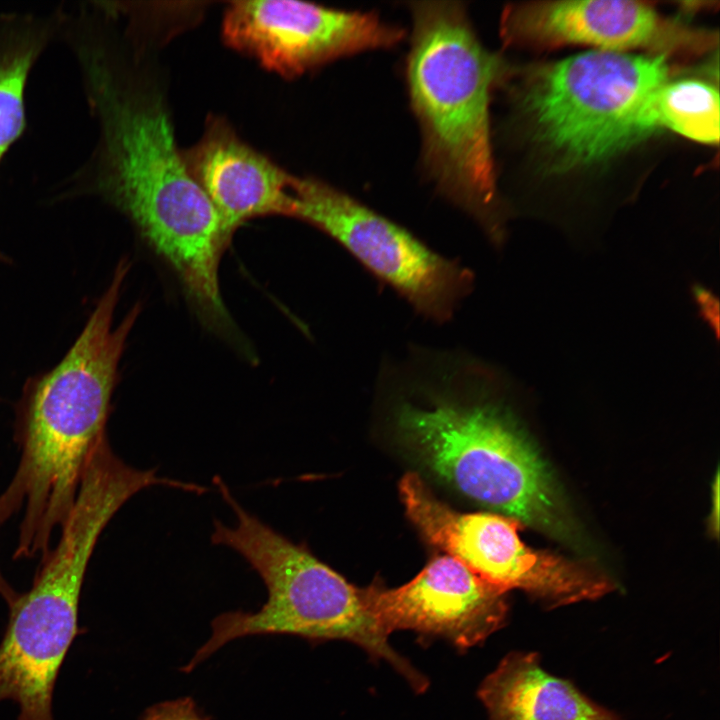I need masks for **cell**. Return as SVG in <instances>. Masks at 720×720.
Here are the masks:
<instances>
[{
  "mask_svg": "<svg viewBox=\"0 0 720 720\" xmlns=\"http://www.w3.org/2000/svg\"><path fill=\"white\" fill-rule=\"evenodd\" d=\"M500 370L457 349L412 346L378 376L397 392L393 419L429 467L470 498L551 537L577 529L549 466L491 395Z\"/></svg>",
  "mask_w": 720,
  "mask_h": 720,
  "instance_id": "cell-1",
  "label": "cell"
},
{
  "mask_svg": "<svg viewBox=\"0 0 720 720\" xmlns=\"http://www.w3.org/2000/svg\"><path fill=\"white\" fill-rule=\"evenodd\" d=\"M75 57L98 140L74 184L89 186L132 221L174 270L191 303L215 301L230 240L186 167L162 96L116 52L88 47Z\"/></svg>",
  "mask_w": 720,
  "mask_h": 720,
  "instance_id": "cell-2",
  "label": "cell"
},
{
  "mask_svg": "<svg viewBox=\"0 0 720 720\" xmlns=\"http://www.w3.org/2000/svg\"><path fill=\"white\" fill-rule=\"evenodd\" d=\"M129 266L120 262L84 329L50 371L31 378L18 405L21 455L0 495L2 522L24 508L15 558L41 559L55 528L72 509L88 462L102 439L119 380L118 365L141 310L136 304L113 328Z\"/></svg>",
  "mask_w": 720,
  "mask_h": 720,
  "instance_id": "cell-3",
  "label": "cell"
},
{
  "mask_svg": "<svg viewBox=\"0 0 720 720\" xmlns=\"http://www.w3.org/2000/svg\"><path fill=\"white\" fill-rule=\"evenodd\" d=\"M410 10L406 76L425 168L440 193L501 249L506 230L496 189L489 105L502 63L481 44L461 3L414 2Z\"/></svg>",
  "mask_w": 720,
  "mask_h": 720,
  "instance_id": "cell-4",
  "label": "cell"
},
{
  "mask_svg": "<svg viewBox=\"0 0 720 720\" xmlns=\"http://www.w3.org/2000/svg\"><path fill=\"white\" fill-rule=\"evenodd\" d=\"M216 483L236 521L232 526L215 521L211 540L241 555L263 580L268 597L256 612L217 616L211 637L183 671L193 670L236 638L287 634L312 641L353 642L370 656L386 660L417 692L427 688L425 677L388 643V636L367 608L363 588L347 582L304 545L292 542L245 510L222 481Z\"/></svg>",
  "mask_w": 720,
  "mask_h": 720,
  "instance_id": "cell-5",
  "label": "cell"
},
{
  "mask_svg": "<svg viewBox=\"0 0 720 720\" xmlns=\"http://www.w3.org/2000/svg\"><path fill=\"white\" fill-rule=\"evenodd\" d=\"M668 76L667 55L593 50L535 72L519 103L555 168L569 170L638 141V110Z\"/></svg>",
  "mask_w": 720,
  "mask_h": 720,
  "instance_id": "cell-6",
  "label": "cell"
},
{
  "mask_svg": "<svg viewBox=\"0 0 720 720\" xmlns=\"http://www.w3.org/2000/svg\"><path fill=\"white\" fill-rule=\"evenodd\" d=\"M327 234L425 320H452L472 293L474 272L347 193L295 177L291 216Z\"/></svg>",
  "mask_w": 720,
  "mask_h": 720,
  "instance_id": "cell-7",
  "label": "cell"
},
{
  "mask_svg": "<svg viewBox=\"0 0 720 720\" xmlns=\"http://www.w3.org/2000/svg\"><path fill=\"white\" fill-rule=\"evenodd\" d=\"M225 43L286 78L359 52L389 48L403 31L369 12L286 0H241L224 11Z\"/></svg>",
  "mask_w": 720,
  "mask_h": 720,
  "instance_id": "cell-8",
  "label": "cell"
},
{
  "mask_svg": "<svg viewBox=\"0 0 720 720\" xmlns=\"http://www.w3.org/2000/svg\"><path fill=\"white\" fill-rule=\"evenodd\" d=\"M506 43L534 48L587 45L601 51L644 48L668 55L705 50L711 36L659 15L638 1L574 0L513 4L501 18Z\"/></svg>",
  "mask_w": 720,
  "mask_h": 720,
  "instance_id": "cell-9",
  "label": "cell"
},
{
  "mask_svg": "<svg viewBox=\"0 0 720 720\" xmlns=\"http://www.w3.org/2000/svg\"><path fill=\"white\" fill-rule=\"evenodd\" d=\"M363 593L387 636L408 629L445 638L461 649L480 644L502 628L508 613L506 591L449 555L433 558L400 587L372 583Z\"/></svg>",
  "mask_w": 720,
  "mask_h": 720,
  "instance_id": "cell-10",
  "label": "cell"
},
{
  "mask_svg": "<svg viewBox=\"0 0 720 720\" xmlns=\"http://www.w3.org/2000/svg\"><path fill=\"white\" fill-rule=\"evenodd\" d=\"M182 154L230 241L248 220L290 217L295 176L244 142L225 120L210 118L200 140Z\"/></svg>",
  "mask_w": 720,
  "mask_h": 720,
  "instance_id": "cell-11",
  "label": "cell"
},
{
  "mask_svg": "<svg viewBox=\"0 0 720 720\" xmlns=\"http://www.w3.org/2000/svg\"><path fill=\"white\" fill-rule=\"evenodd\" d=\"M488 720H622L571 681L547 672L535 652L507 654L481 683Z\"/></svg>",
  "mask_w": 720,
  "mask_h": 720,
  "instance_id": "cell-12",
  "label": "cell"
},
{
  "mask_svg": "<svg viewBox=\"0 0 720 720\" xmlns=\"http://www.w3.org/2000/svg\"><path fill=\"white\" fill-rule=\"evenodd\" d=\"M60 13L0 14V163L26 126L25 86L29 73L59 32Z\"/></svg>",
  "mask_w": 720,
  "mask_h": 720,
  "instance_id": "cell-13",
  "label": "cell"
},
{
  "mask_svg": "<svg viewBox=\"0 0 720 720\" xmlns=\"http://www.w3.org/2000/svg\"><path fill=\"white\" fill-rule=\"evenodd\" d=\"M635 124L641 137L664 127L699 142L716 144L719 140L718 90L697 80L667 81L643 101Z\"/></svg>",
  "mask_w": 720,
  "mask_h": 720,
  "instance_id": "cell-14",
  "label": "cell"
},
{
  "mask_svg": "<svg viewBox=\"0 0 720 720\" xmlns=\"http://www.w3.org/2000/svg\"><path fill=\"white\" fill-rule=\"evenodd\" d=\"M141 720H208L190 697L165 701L149 707Z\"/></svg>",
  "mask_w": 720,
  "mask_h": 720,
  "instance_id": "cell-15",
  "label": "cell"
},
{
  "mask_svg": "<svg viewBox=\"0 0 720 720\" xmlns=\"http://www.w3.org/2000/svg\"><path fill=\"white\" fill-rule=\"evenodd\" d=\"M692 298L697 305L701 319L708 325L716 340L720 335L719 299L708 288L694 284L691 288Z\"/></svg>",
  "mask_w": 720,
  "mask_h": 720,
  "instance_id": "cell-16",
  "label": "cell"
},
{
  "mask_svg": "<svg viewBox=\"0 0 720 720\" xmlns=\"http://www.w3.org/2000/svg\"><path fill=\"white\" fill-rule=\"evenodd\" d=\"M1 523V518H0ZM18 592H16L10 584L6 581V579L3 577L1 571H0V596L6 601L8 607H11L13 603L17 600L19 597Z\"/></svg>",
  "mask_w": 720,
  "mask_h": 720,
  "instance_id": "cell-17",
  "label": "cell"
}]
</instances>
